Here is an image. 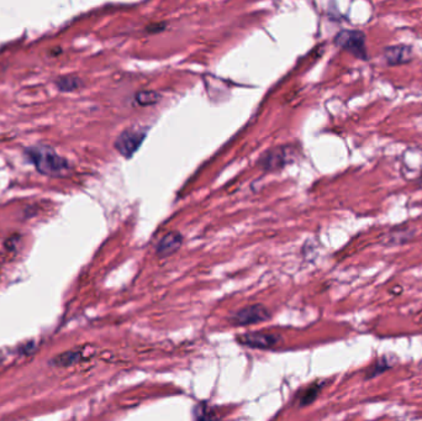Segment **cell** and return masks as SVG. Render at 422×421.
I'll return each instance as SVG.
<instances>
[{"mask_svg": "<svg viewBox=\"0 0 422 421\" xmlns=\"http://www.w3.org/2000/svg\"><path fill=\"white\" fill-rule=\"evenodd\" d=\"M26 155L38 172L50 177H57L70 168L65 158L58 156L48 146H35L26 150Z\"/></svg>", "mask_w": 422, "mask_h": 421, "instance_id": "obj_1", "label": "cell"}, {"mask_svg": "<svg viewBox=\"0 0 422 421\" xmlns=\"http://www.w3.org/2000/svg\"><path fill=\"white\" fill-rule=\"evenodd\" d=\"M335 43L357 58L367 60L365 35L361 30H342L336 35Z\"/></svg>", "mask_w": 422, "mask_h": 421, "instance_id": "obj_2", "label": "cell"}, {"mask_svg": "<svg viewBox=\"0 0 422 421\" xmlns=\"http://www.w3.org/2000/svg\"><path fill=\"white\" fill-rule=\"evenodd\" d=\"M270 318L271 314L266 306L255 304V305L242 308L236 313H233V315L230 316V322L235 326L255 325V324L265 322Z\"/></svg>", "mask_w": 422, "mask_h": 421, "instance_id": "obj_3", "label": "cell"}, {"mask_svg": "<svg viewBox=\"0 0 422 421\" xmlns=\"http://www.w3.org/2000/svg\"><path fill=\"white\" fill-rule=\"evenodd\" d=\"M146 133L140 129H126L115 141V149L125 158H130L140 149Z\"/></svg>", "mask_w": 422, "mask_h": 421, "instance_id": "obj_4", "label": "cell"}, {"mask_svg": "<svg viewBox=\"0 0 422 421\" xmlns=\"http://www.w3.org/2000/svg\"><path fill=\"white\" fill-rule=\"evenodd\" d=\"M238 341L242 346H247L251 349H268L279 344L280 336L273 332L256 331L238 336Z\"/></svg>", "mask_w": 422, "mask_h": 421, "instance_id": "obj_5", "label": "cell"}, {"mask_svg": "<svg viewBox=\"0 0 422 421\" xmlns=\"http://www.w3.org/2000/svg\"><path fill=\"white\" fill-rule=\"evenodd\" d=\"M413 56V48L408 46V45L389 46V47H385L384 51H383L384 61L389 66H400V64L411 62Z\"/></svg>", "mask_w": 422, "mask_h": 421, "instance_id": "obj_6", "label": "cell"}, {"mask_svg": "<svg viewBox=\"0 0 422 421\" xmlns=\"http://www.w3.org/2000/svg\"><path fill=\"white\" fill-rule=\"evenodd\" d=\"M183 236L177 231H172L165 235L157 245L156 252L162 259H166L171 254H176L181 249Z\"/></svg>", "mask_w": 422, "mask_h": 421, "instance_id": "obj_7", "label": "cell"}, {"mask_svg": "<svg viewBox=\"0 0 422 421\" xmlns=\"http://www.w3.org/2000/svg\"><path fill=\"white\" fill-rule=\"evenodd\" d=\"M287 162V156H285L284 150H270L268 152L265 153L261 157L262 168L265 171H273V169H279L284 166Z\"/></svg>", "mask_w": 422, "mask_h": 421, "instance_id": "obj_8", "label": "cell"}, {"mask_svg": "<svg viewBox=\"0 0 422 421\" xmlns=\"http://www.w3.org/2000/svg\"><path fill=\"white\" fill-rule=\"evenodd\" d=\"M56 86L61 91H73L83 86V82L78 77H61L56 81Z\"/></svg>", "mask_w": 422, "mask_h": 421, "instance_id": "obj_9", "label": "cell"}, {"mask_svg": "<svg viewBox=\"0 0 422 421\" xmlns=\"http://www.w3.org/2000/svg\"><path fill=\"white\" fill-rule=\"evenodd\" d=\"M81 359L82 354L79 351H67L65 354H61L53 359V364L60 366V367H68V366L79 362Z\"/></svg>", "mask_w": 422, "mask_h": 421, "instance_id": "obj_10", "label": "cell"}, {"mask_svg": "<svg viewBox=\"0 0 422 421\" xmlns=\"http://www.w3.org/2000/svg\"><path fill=\"white\" fill-rule=\"evenodd\" d=\"M160 101H161V94L158 91H138V94H136V101L140 106H153Z\"/></svg>", "mask_w": 422, "mask_h": 421, "instance_id": "obj_11", "label": "cell"}, {"mask_svg": "<svg viewBox=\"0 0 422 421\" xmlns=\"http://www.w3.org/2000/svg\"><path fill=\"white\" fill-rule=\"evenodd\" d=\"M318 391H320L318 386H313V387L309 388L308 391L304 393L300 404L301 405H308L310 403L313 402L316 399V397H318Z\"/></svg>", "mask_w": 422, "mask_h": 421, "instance_id": "obj_12", "label": "cell"}, {"mask_svg": "<svg viewBox=\"0 0 422 421\" xmlns=\"http://www.w3.org/2000/svg\"><path fill=\"white\" fill-rule=\"evenodd\" d=\"M418 187L422 188V177L418 178Z\"/></svg>", "mask_w": 422, "mask_h": 421, "instance_id": "obj_13", "label": "cell"}]
</instances>
